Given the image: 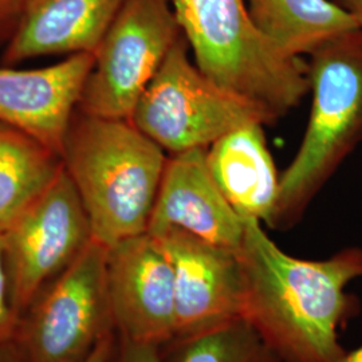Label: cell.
I'll return each mask as SVG.
<instances>
[{"label": "cell", "mask_w": 362, "mask_h": 362, "mask_svg": "<svg viewBox=\"0 0 362 362\" xmlns=\"http://www.w3.org/2000/svg\"><path fill=\"white\" fill-rule=\"evenodd\" d=\"M163 362H282L243 317L192 336L173 337Z\"/></svg>", "instance_id": "17"}, {"label": "cell", "mask_w": 362, "mask_h": 362, "mask_svg": "<svg viewBox=\"0 0 362 362\" xmlns=\"http://www.w3.org/2000/svg\"><path fill=\"white\" fill-rule=\"evenodd\" d=\"M91 240L90 220L62 165L52 182L0 230L3 263L18 318Z\"/></svg>", "instance_id": "7"}, {"label": "cell", "mask_w": 362, "mask_h": 362, "mask_svg": "<svg viewBox=\"0 0 362 362\" xmlns=\"http://www.w3.org/2000/svg\"><path fill=\"white\" fill-rule=\"evenodd\" d=\"M264 125L248 124L207 148L208 169L220 192L245 220L270 227L281 176L269 149Z\"/></svg>", "instance_id": "14"}, {"label": "cell", "mask_w": 362, "mask_h": 362, "mask_svg": "<svg viewBox=\"0 0 362 362\" xmlns=\"http://www.w3.org/2000/svg\"><path fill=\"white\" fill-rule=\"evenodd\" d=\"M172 228L219 246H242L246 220L235 212L212 179L207 149L168 156L146 233L160 235Z\"/></svg>", "instance_id": "12"}, {"label": "cell", "mask_w": 362, "mask_h": 362, "mask_svg": "<svg viewBox=\"0 0 362 362\" xmlns=\"http://www.w3.org/2000/svg\"><path fill=\"white\" fill-rule=\"evenodd\" d=\"M181 37L172 0H127L94 52L78 110L130 119L139 98Z\"/></svg>", "instance_id": "8"}, {"label": "cell", "mask_w": 362, "mask_h": 362, "mask_svg": "<svg viewBox=\"0 0 362 362\" xmlns=\"http://www.w3.org/2000/svg\"><path fill=\"white\" fill-rule=\"evenodd\" d=\"M130 121L169 156L207 149L248 124L269 125L254 105L224 90L199 70L184 35L139 98Z\"/></svg>", "instance_id": "5"}, {"label": "cell", "mask_w": 362, "mask_h": 362, "mask_svg": "<svg viewBox=\"0 0 362 362\" xmlns=\"http://www.w3.org/2000/svg\"><path fill=\"white\" fill-rule=\"evenodd\" d=\"M61 160L94 239L109 247L148 231L168 156L130 119L77 110Z\"/></svg>", "instance_id": "2"}, {"label": "cell", "mask_w": 362, "mask_h": 362, "mask_svg": "<svg viewBox=\"0 0 362 362\" xmlns=\"http://www.w3.org/2000/svg\"><path fill=\"white\" fill-rule=\"evenodd\" d=\"M116 333H112L103 338L85 362H110L116 348Z\"/></svg>", "instance_id": "21"}, {"label": "cell", "mask_w": 362, "mask_h": 362, "mask_svg": "<svg viewBox=\"0 0 362 362\" xmlns=\"http://www.w3.org/2000/svg\"><path fill=\"white\" fill-rule=\"evenodd\" d=\"M127 0H30L0 64L94 54Z\"/></svg>", "instance_id": "13"}, {"label": "cell", "mask_w": 362, "mask_h": 362, "mask_svg": "<svg viewBox=\"0 0 362 362\" xmlns=\"http://www.w3.org/2000/svg\"><path fill=\"white\" fill-rule=\"evenodd\" d=\"M106 288L117 337L160 348L175 337L173 269L156 236L140 233L107 247Z\"/></svg>", "instance_id": "9"}, {"label": "cell", "mask_w": 362, "mask_h": 362, "mask_svg": "<svg viewBox=\"0 0 362 362\" xmlns=\"http://www.w3.org/2000/svg\"><path fill=\"white\" fill-rule=\"evenodd\" d=\"M245 274L242 317L282 362H342L339 332L360 313L348 286L362 278L361 247L321 260L285 252L263 224L246 220L239 248Z\"/></svg>", "instance_id": "1"}, {"label": "cell", "mask_w": 362, "mask_h": 362, "mask_svg": "<svg viewBox=\"0 0 362 362\" xmlns=\"http://www.w3.org/2000/svg\"><path fill=\"white\" fill-rule=\"evenodd\" d=\"M18 322V315L13 310L7 275L3 263L1 243H0V344L11 341L13 330Z\"/></svg>", "instance_id": "19"}, {"label": "cell", "mask_w": 362, "mask_h": 362, "mask_svg": "<svg viewBox=\"0 0 362 362\" xmlns=\"http://www.w3.org/2000/svg\"><path fill=\"white\" fill-rule=\"evenodd\" d=\"M30 0H0V46L13 35Z\"/></svg>", "instance_id": "20"}, {"label": "cell", "mask_w": 362, "mask_h": 362, "mask_svg": "<svg viewBox=\"0 0 362 362\" xmlns=\"http://www.w3.org/2000/svg\"><path fill=\"white\" fill-rule=\"evenodd\" d=\"M93 65L94 54H76L39 69L0 66V124L61 156Z\"/></svg>", "instance_id": "11"}, {"label": "cell", "mask_w": 362, "mask_h": 362, "mask_svg": "<svg viewBox=\"0 0 362 362\" xmlns=\"http://www.w3.org/2000/svg\"><path fill=\"white\" fill-rule=\"evenodd\" d=\"M339 7H342L362 28V0H333Z\"/></svg>", "instance_id": "22"}, {"label": "cell", "mask_w": 362, "mask_h": 362, "mask_svg": "<svg viewBox=\"0 0 362 362\" xmlns=\"http://www.w3.org/2000/svg\"><path fill=\"white\" fill-rule=\"evenodd\" d=\"M153 236L173 269L175 337L197 334L242 317L245 274L239 250L177 228Z\"/></svg>", "instance_id": "10"}, {"label": "cell", "mask_w": 362, "mask_h": 362, "mask_svg": "<svg viewBox=\"0 0 362 362\" xmlns=\"http://www.w3.org/2000/svg\"><path fill=\"white\" fill-rule=\"evenodd\" d=\"M107 247L93 238L19 315L13 342L23 362H85L115 332L106 288Z\"/></svg>", "instance_id": "6"}, {"label": "cell", "mask_w": 362, "mask_h": 362, "mask_svg": "<svg viewBox=\"0 0 362 362\" xmlns=\"http://www.w3.org/2000/svg\"><path fill=\"white\" fill-rule=\"evenodd\" d=\"M250 15L264 37L287 57L310 55L337 35L358 28L333 0H246Z\"/></svg>", "instance_id": "15"}, {"label": "cell", "mask_w": 362, "mask_h": 362, "mask_svg": "<svg viewBox=\"0 0 362 362\" xmlns=\"http://www.w3.org/2000/svg\"><path fill=\"white\" fill-rule=\"evenodd\" d=\"M62 168L61 156L26 133L0 124V230Z\"/></svg>", "instance_id": "16"}, {"label": "cell", "mask_w": 362, "mask_h": 362, "mask_svg": "<svg viewBox=\"0 0 362 362\" xmlns=\"http://www.w3.org/2000/svg\"><path fill=\"white\" fill-rule=\"evenodd\" d=\"M110 362H163L160 346L117 337Z\"/></svg>", "instance_id": "18"}, {"label": "cell", "mask_w": 362, "mask_h": 362, "mask_svg": "<svg viewBox=\"0 0 362 362\" xmlns=\"http://www.w3.org/2000/svg\"><path fill=\"white\" fill-rule=\"evenodd\" d=\"M194 65L246 100L269 125L310 91L308 62L279 52L254 23L246 0H172Z\"/></svg>", "instance_id": "3"}, {"label": "cell", "mask_w": 362, "mask_h": 362, "mask_svg": "<svg viewBox=\"0 0 362 362\" xmlns=\"http://www.w3.org/2000/svg\"><path fill=\"white\" fill-rule=\"evenodd\" d=\"M310 116L293 161L281 175L270 228L288 230L362 143V28L327 40L308 61Z\"/></svg>", "instance_id": "4"}, {"label": "cell", "mask_w": 362, "mask_h": 362, "mask_svg": "<svg viewBox=\"0 0 362 362\" xmlns=\"http://www.w3.org/2000/svg\"><path fill=\"white\" fill-rule=\"evenodd\" d=\"M342 362H362V345L358 346L357 349L346 353V356L344 357Z\"/></svg>", "instance_id": "24"}, {"label": "cell", "mask_w": 362, "mask_h": 362, "mask_svg": "<svg viewBox=\"0 0 362 362\" xmlns=\"http://www.w3.org/2000/svg\"><path fill=\"white\" fill-rule=\"evenodd\" d=\"M0 362H23L11 341L0 344Z\"/></svg>", "instance_id": "23"}]
</instances>
